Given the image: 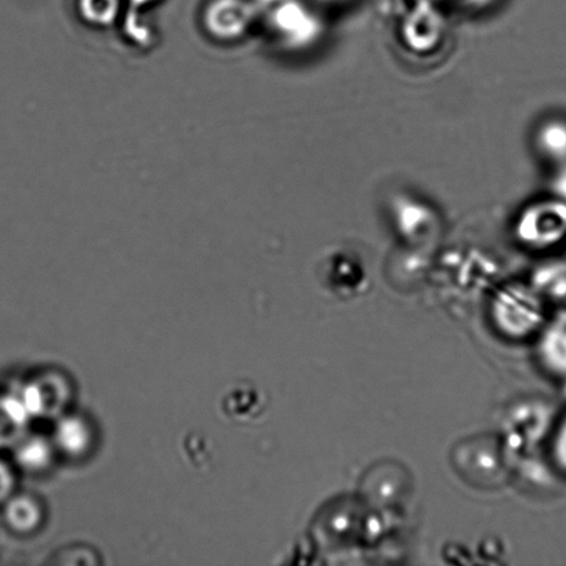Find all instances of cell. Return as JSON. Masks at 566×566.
I'll return each mask as SVG.
<instances>
[{
	"label": "cell",
	"mask_w": 566,
	"mask_h": 566,
	"mask_svg": "<svg viewBox=\"0 0 566 566\" xmlns=\"http://www.w3.org/2000/svg\"><path fill=\"white\" fill-rule=\"evenodd\" d=\"M6 518L8 523L17 532H31L41 524L42 510L38 502L32 497L19 496L11 499L6 507Z\"/></svg>",
	"instance_id": "cell-6"
},
{
	"label": "cell",
	"mask_w": 566,
	"mask_h": 566,
	"mask_svg": "<svg viewBox=\"0 0 566 566\" xmlns=\"http://www.w3.org/2000/svg\"><path fill=\"white\" fill-rule=\"evenodd\" d=\"M492 316L504 335L518 338L539 329L545 318L541 298L524 286L499 292L492 303Z\"/></svg>",
	"instance_id": "cell-1"
},
{
	"label": "cell",
	"mask_w": 566,
	"mask_h": 566,
	"mask_svg": "<svg viewBox=\"0 0 566 566\" xmlns=\"http://www.w3.org/2000/svg\"><path fill=\"white\" fill-rule=\"evenodd\" d=\"M539 353L548 370L566 376V327H551L542 337Z\"/></svg>",
	"instance_id": "cell-5"
},
{
	"label": "cell",
	"mask_w": 566,
	"mask_h": 566,
	"mask_svg": "<svg viewBox=\"0 0 566 566\" xmlns=\"http://www.w3.org/2000/svg\"><path fill=\"white\" fill-rule=\"evenodd\" d=\"M566 235V202L546 203L526 216L523 224L525 241L536 247H548Z\"/></svg>",
	"instance_id": "cell-2"
},
{
	"label": "cell",
	"mask_w": 566,
	"mask_h": 566,
	"mask_svg": "<svg viewBox=\"0 0 566 566\" xmlns=\"http://www.w3.org/2000/svg\"><path fill=\"white\" fill-rule=\"evenodd\" d=\"M30 418L20 397L0 398V447L13 441Z\"/></svg>",
	"instance_id": "cell-7"
},
{
	"label": "cell",
	"mask_w": 566,
	"mask_h": 566,
	"mask_svg": "<svg viewBox=\"0 0 566 566\" xmlns=\"http://www.w3.org/2000/svg\"><path fill=\"white\" fill-rule=\"evenodd\" d=\"M543 146L556 158H566V126L554 124L547 126L542 136Z\"/></svg>",
	"instance_id": "cell-10"
},
{
	"label": "cell",
	"mask_w": 566,
	"mask_h": 566,
	"mask_svg": "<svg viewBox=\"0 0 566 566\" xmlns=\"http://www.w3.org/2000/svg\"><path fill=\"white\" fill-rule=\"evenodd\" d=\"M54 434L55 446L72 457L85 452L92 441L91 427L76 416L61 420Z\"/></svg>",
	"instance_id": "cell-4"
},
{
	"label": "cell",
	"mask_w": 566,
	"mask_h": 566,
	"mask_svg": "<svg viewBox=\"0 0 566 566\" xmlns=\"http://www.w3.org/2000/svg\"><path fill=\"white\" fill-rule=\"evenodd\" d=\"M53 459V448L42 437H31L19 443L15 451L17 463L28 471H41Z\"/></svg>",
	"instance_id": "cell-8"
},
{
	"label": "cell",
	"mask_w": 566,
	"mask_h": 566,
	"mask_svg": "<svg viewBox=\"0 0 566 566\" xmlns=\"http://www.w3.org/2000/svg\"><path fill=\"white\" fill-rule=\"evenodd\" d=\"M557 191L566 202V170L563 171L562 176L557 180Z\"/></svg>",
	"instance_id": "cell-13"
},
{
	"label": "cell",
	"mask_w": 566,
	"mask_h": 566,
	"mask_svg": "<svg viewBox=\"0 0 566 566\" xmlns=\"http://www.w3.org/2000/svg\"><path fill=\"white\" fill-rule=\"evenodd\" d=\"M14 486V476L4 463L0 462V502L10 495Z\"/></svg>",
	"instance_id": "cell-12"
},
{
	"label": "cell",
	"mask_w": 566,
	"mask_h": 566,
	"mask_svg": "<svg viewBox=\"0 0 566 566\" xmlns=\"http://www.w3.org/2000/svg\"><path fill=\"white\" fill-rule=\"evenodd\" d=\"M64 387V382L50 377L43 381L31 382L21 392L20 399L30 416L54 415L65 403Z\"/></svg>",
	"instance_id": "cell-3"
},
{
	"label": "cell",
	"mask_w": 566,
	"mask_h": 566,
	"mask_svg": "<svg viewBox=\"0 0 566 566\" xmlns=\"http://www.w3.org/2000/svg\"><path fill=\"white\" fill-rule=\"evenodd\" d=\"M553 454L559 469L566 471V419L557 431L556 440H554Z\"/></svg>",
	"instance_id": "cell-11"
},
{
	"label": "cell",
	"mask_w": 566,
	"mask_h": 566,
	"mask_svg": "<svg viewBox=\"0 0 566 566\" xmlns=\"http://www.w3.org/2000/svg\"><path fill=\"white\" fill-rule=\"evenodd\" d=\"M536 286L553 298L566 297V263H553L536 275Z\"/></svg>",
	"instance_id": "cell-9"
}]
</instances>
